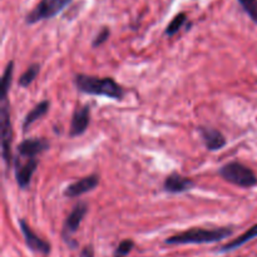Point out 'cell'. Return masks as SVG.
<instances>
[{"label": "cell", "instance_id": "9a60e30c", "mask_svg": "<svg viewBox=\"0 0 257 257\" xmlns=\"http://www.w3.org/2000/svg\"><path fill=\"white\" fill-rule=\"evenodd\" d=\"M256 237H257V223H256V225H253L252 227L248 228V230L246 231L245 233H242L241 236H238L237 238L232 240L231 242L226 243V245L221 246L220 251H222V252L232 251V250H235V248H238L240 246L245 245L246 242H248V241L253 240V238H256Z\"/></svg>", "mask_w": 257, "mask_h": 257}, {"label": "cell", "instance_id": "e0dca14e", "mask_svg": "<svg viewBox=\"0 0 257 257\" xmlns=\"http://www.w3.org/2000/svg\"><path fill=\"white\" fill-rule=\"evenodd\" d=\"M39 72H40V65L38 64V63H34V64L30 65V67L28 68V69L25 70L22 75H20L19 82H18L19 83L20 87H23V88L29 87V85L34 82L35 78L38 77Z\"/></svg>", "mask_w": 257, "mask_h": 257}, {"label": "cell", "instance_id": "603a6c76", "mask_svg": "<svg viewBox=\"0 0 257 257\" xmlns=\"http://www.w3.org/2000/svg\"><path fill=\"white\" fill-rule=\"evenodd\" d=\"M114 257H119V256H114Z\"/></svg>", "mask_w": 257, "mask_h": 257}, {"label": "cell", "instance_id": "8992f818", "mask_svg": "<svg viewBox=\"0 0 257 257\" xmlns=\"http://www.w3.org/2000/svg\"><path fill=\"white\" fill-rule=\"evenodd\" d=\"M87 212H88V203L80 201V202H78L77 205L73 207V210L70 211L67 220H65L64 226H63L62 235L65 242H67L72 248L77 247L78 243L77 241H74L72 237H70V235L77 232V230L79 228L80 222H82L83 218L85 217Z\"/></svg>", "mask_w": 257, "mask_h": 257}, {"label": "cell", "instance_id": "7402d4cb", "mask_svg": "<svg viewBox=\"0 0 257 257\" xmlns=\"http://www.w3.org/2000/svg\"><path fill=\"white\" fill-rule=\"evenodd\" d=\"M80 257H94V250H93L92 246H85L82 250Z\"/></svg>", "mask_w": 257, "mask_h": 257}, {"label": "cell", "instance_id": "ffe728a7", "mask_svg": "<svg viewBox=\"0 0 257 257\" xmlns=\"http://www.w3.org/2000/svg\"><path fill=\"white\" fill-rule=\"evenodd\" d=\"M135 247V242L132 240H124L118 245L117 250H115V256H119V257H124L125 255L132 251V248Z\"/></svg>", "mask_w": 257, "mask_h": 257}, {"label": "cell", "instance_id": "6da1fadb", "mask_svg": "<svg viewBox=\"0 0 257 257\" xmlns=\"http://www.w3.org/2000/svg\"><path fill=\"white\" fill-rule=\"evenodd\" d=\"M74 84L78 90L85 94L102 95L115 100H122L124 97V89L113 78H99L94 75L77 74Z\"/></svg>", "mask_w": 257, "mask_h": 257}, {"label": "cell", "instance_id": "3957f363", "mask_svg": "<svg viewBox=\"0 0 257 257\" xmlns=\"http://www.w3.org/2000/svg\"><path fill=\"white\" fill-rule=\"evenodd\" d=\"M221 177L241 188H251L257 185V176L247 166L240 162H230L218 171Z\"/></svg>", "mask_w": 257, "mask_h": 257}, {"label": "cell", "instance_id": "5b68a950", "mask_svg": "<svg viewBox=\"0 0 257 257\" xmlns=\"http://www.w3.org/2000/svg\"><path fill=\"white\" fill-rule=\"evenodd\" d=\"M72 3V0H40L37 7L27 15V24H35L40 20L50 19L59 14Z\"/></svg>", "mask_w": 257, "mask_h": 257}, {"label": "cell", "instance_id": "ba28073f", "mask_svg": "<svg viewBox=\"0 0 257 257\" xmlns=\"http://www.w3.org/2000/svg\"><path fill=\"white\" fill-rule=\"evenodd\" d=\"M50 145L45 138H28L18 145V155L20 157H25L28 160L35 158L40 153H44L49 150Z\"/></svg>", "mask_w": 257, "mask_h": 257}, {"label": "cell", "instance_id": "8fae6325", "mask_svg": "<svg viewBox=\"0 0 257 257\" xmlns=\"http://www.w3.org/2000/svg\"><path fill=\"white\" fill-rule=\"evenodd\" d=\"M89 105H83L79 107L74 113H73L72 122H70V131L69 136L72 138L78 137V136L83 135L87 131L88 125H89Z\"/></svg>", "mask_w": 257, "mask_h": 257}, {"label": "cell", "instance_id": "d6986e66", "mask_svg": "<svg viewBox=\"0 0 257 257\" xmlns=\"http://www.w3.org/2000/svg\"><path fill=\"white\" fill-rule=\"evenodd\" d=\"M246 14L257 24V0H237Z\"/></svg>", "mask_w": 257, "mask_h": 257}, {"label": "cell", "instance_id": "4fadbf2b", "mask_svg": "<svg viewBox=\"0 0 257 257\" xmlns=\"http://www.w3.org/2000/svg\"><path fill=\"white\" fill-rule=\"evenodd\" d=\"M200 135L208 151H218L226 146V138L220 131L215 128L200 127Z\"/></svg>", "mask_w": 257, "mask_h": 257}, {"label": "cell", "instance_id": "2e32d148", "mask_svg": "<svg viewBox=\"0 0 257 257\" xmlns=\"http://www.w3.org/2000/svg\"><path fill=\"white\" fill-rule=\"evenodd\" d=\"M13 72H14V62H9L5 67L4 73L2 77V99H8V92L10 89L13 80Z\"/></svg>", "mask_w": 257, "mask_h": 257}, {"label": "cell", "instance_id": "52a82bcc", "mask_svg": "<svg viewBox=\"0 0 257 257\" xmlns=\"http://www.w3.org/2000/svg\"><path fill=\"white\" fill-rule=\"evenodd\" d=\"M14 165L15 178H17L18 186H19L22 190H27V188L29 187L30 182H32L33 175H34L35 171H37L39 162H38L37 158H30V160H28L25 163H22L20 162L19 157H17L14 161Z\"/></svg>", "mask_w": 257, "mask_h": 257}, {"label": "cell", "instance_id": "44dd1931", "mask_svg": "<svg viewBox=\"0 0 257 257\" xmlns=\"http://www.w3.org/2000/svg\"><path fill=\"white\" fill-rule=\"evenodd\" d=\"M109 35H110V30L108 29L107 27L102 28L100 32L97 34V37L94 38V40H93L92 47L97 48V47H100L102 44H104V43L108 40V38H109Z\"/></svg>", "mask_w": 257, "mask_h": 257}, {"label": "cell", "instance_id": "5bb4252c", "mask_svg": "<svg viewBox=\"0 0 257 257\" xmlns=\"http://www.w3.org/2000/svg\"><path fill=\"white\" fill-rule=\"evenodd\" d=\"M48 110H49V102H48V100H43V102L38 103V104L25 115L24 122H23V131L27 132L33 123L37 122L38 119H40V118L44 117V115L47 114Z\"/></svg>", "mask_w": 257, "mask_h": 257}, {"label": "cell", "instance_id": "ac0fdd59", "mask_svg": "<svg viewBox=\"0 0 257 257\" xmlns=\"http://www.w3.org/2000/svg\"><path fill=\"white\" fill-rule=\"evenodd\" d=\"M186 22H187V15H186V13H180V14L176 15L172 19V22L166 28V35L172 37V35L177 34L181 30V28L185 25Z\"/></svg>", "mask_w": 257, "mask_h": 257}, {"label": "cell", "instance_id": "7a4b0ae2", "mask_svg": "<svg viewBox=\"0 0 257 257\" xmlns=\"http://www.w3.org/2000/svg\"><path fill=\"white\" fill-rule=\"evenodd\" d=\"M233 233L231 227L218 228H190L185 232L176 233L165 241L167 245H193V243L217 242L223 238L230 237Z\"/></svg>", "mask_w": 257, "mask_h": 257}, {"label": "cell", "instance_id": "277c9868", "mask_svg": "<svg viewBox=\"0 0 257 257\" xmlns=\"http://www.w3.org/2000/svg\"><path fill=\"white\" fill-rule=\"evenodd\" d=\"M0 136H2V156L7 167L12 162L13 128L10 122V107L8 99H2L0 107Z\"/></svg>", "mask_w": 257, "mask_h": 257}, {"label": "cell", "instance_id": "7c38bea8", "mask_svg": "<svg viewBox=\"0 0 257 257\" xmlns=\"http://www.w3.org/2000/svg\"><path fill=\"white\" fill-rule=\"evenodd\" d=\"M193 187H195V182L191 178L178 175V173L170 175L163 183V188L171 193L187 192V191L192 190Z\"/></svg>", "mask_w": 257, "mask_h": 257}, {"label": "cell", "instance_id": "9c48e42d", "mask_svg": "<svg viewBox=\"0 0 257 257\" xmlns=\"http://www.w3.org/2000/svg\"><path fill=\"white\" fill-rule=\"evenodd\" d=\"M19 226L20 230H22L23 236L25 238V243H27L28 247L30 248L34 252H39V253H44V255H48L50 252V245L44 241L43 238H40L34 231L30 228V226L28 225L27 221L25 220H20L19 221Z\"/></svg>", "mask_w": 257, "mask_h": 257}, {"label": "cell", "instance_id": "30bf717a", "mask_svg": "<svg viewBox=\"0 0 257 257\" xmlns=\"http://www.w3.org/2000/svg\"><path fill=\"white\" fill-rule=\"evenodd\" d=\"M99 181L100 180L98 175H89L87 176V177L80 178L77 182L72 183V185H69L65 188L64 196L69 198L79 197V196L84 195V193L87 192H90V191L94 190L95 187H98Z\"/></svg>", "mask_w": 257, "mask_h": 257}]
</instances>
